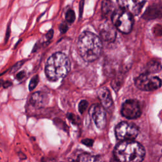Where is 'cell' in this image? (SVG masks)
<instances>
[{
	"label": "cell",
	"mask_w": 162,
	"mask_h": 162,
	"mask_svg": "<svg viewBox=\"0 0 162 162\" xmlns=\"http://www.w3.org/2000/svg\"><path fill=\"white\" fill-rule=\"evenodd\" d=\"M77 49L80 57L87 62H93L100 57L102 53V42L95 34L84 31L79 35Z\"/></svg>",
	"instance_id": "cell-1"
},
{
	"label": "cell",
	"mask_w": 162,
	"mask_h": 162,
	"mask_svg": "<svg viewBox=\"0 0 162 162\" xmlns=\"http://www.w3.org/2000/svg\"><path fill=\"white\" fill-rule=\"evenodd\" d=\"M145 149L138 142L133 140L122 141L113 151L116 160L122 162H139L145 156Z\"/></svg>",
	"instance_id": "cell-2"
},
{
	"label": "cell",
	"mask_w": 162,
	"mask_h": 162,
	"mask_svg": "<svg viewBox=\"0 0 162 162\" xmlns=\"http://www.w3.org/2000/svg\"><path fill=\"white\" fill-rule=\"evenodd\" d=\"M70 61L64 53H54L47 60L45 74L51 81H57L65 77L70 70Z\"/></svg>",
	"instance_id": "cell-3"
},
{
	"label": "cell",
	"mask_w": 162,
	"mask_h": 162,
	"mask_svg": "<svg viewBox=\"0 0 162 162\" xmlns=\"http://www.w3.org/2000/svg\"><path fill=\"white\" fill-rule=\"evenodd\" d=\"M112 22L116 29L123 34H129L134 25L133 14L125 8L120 7L111 16Z\"/></svg>",
	"instance_id": "cell-4"
},
{
	"label": "cell",
	"mask_w": 162,
	"mask_h": 162,
	"mask_svg": "<svg viewBox=\"0 0 162 162\" xmlns=\"http://www.w3.org/2000/svg\"><path fill=\"white\" fill-rule=\"evenodd\" d=\"M135 85L141 91H153L161 86V80L155 76L146 73L140 75L135 79Z\"/></svg>",
	"instance_id": "cell-5"
},
{
	"label": "cell",
	"mask_w": 162,
	"mask_h": 162,
	"mask_svg": "<svg viewBox=\"0 0 162 162\" xmlns=\"http://www.w3.org/2000/svg\"><path fill=\"white\" fill-rule=\"evenodd\" d=\"M115 136L119 141L134 140L139 134V129L133 123L123 122L119 123L115 127Z\"/></svg>",
	"instance_id": "cell-6"
},
{
	"label": "cell",
	"mask_w": 162,
	"mask_h": 162,
	"mask_svg": "<svg viewBox=\"0 0 162 162\" xmlns=\"http://www.w3.org/2000/svg\"><path fill=\"white\" fill-rule=\"evenodd\" d=\"M142 113L139 102L135 100L125 101L122 106L121 114L127 119H136Z\"/></svg>",
	"instance_id": "cell-7"
},
{
	"label": "cell",
	"mask_w": 162,
	"mask_h": 162,
	"mask_svg": "<svg viewBox=\"0 0 162 162\" xmlns=\"http://www.w3.org/2000/svg\"><path fill=\"white\" fill-rule=\"evenodd\" d=\"M89 115L93 120L96 127L100 129H104L106 125V115L102 105H93L89 110Z\"/></svg>",
	"instance_id": "cell-8"
},
{
	"label": "cell",
	"mask_w": 162,
	"mask_h": 162,
	"mask_svg": "<svg viewBox=\"0 0 162 162\" xmlns=\"http://www.w3.org/2000/svg\"><path fill=\"white\" fill-rule=\"evenodd\" d=\"M100 35L102 40L106 42H113L116 38V29L114 25L109 22H105L100 25Z\"/></svg>",
	"instance_id": "cell-9"
},
{
	"label": "cell",
	"mask_w": 162,
	"mask_h": 162,
	"mask_svg": "<svg viewBox=\"0 0 162 162\" xmlns=\"http://www.w3.org/2000/svg\"><path fill=\"white\" fill-rule=\"evenodd\" d=\"M116 2L120 7L129 10L133 15L139 14L146 2L145 0H116Z\"/></svg>",
	"instance_id": "cell-10"
},
{
	"label": "cell",
	"mask_w": 162,
	"mask_h": 162,
	"mask_svg": "<svg viewBox=\"0 0 162 162\" xmlns=\"http://www.w3.org/2000/svg\"><path fill=\"white\" fill-rule=\"evenodd\" d=\"M98 96L105 110L111 112L113 109V102L109 89L105 87L100 88L98 91Z\"/></svg>",
	"instance_id": "cell-11"
},
{
	"label": "cell",
	"mask_w": 162,
	"mask_h": 162,
	"mask_svg": "<svg viewBox=\"0 0 162 162\" xmlns=\"http://www.w3.org/2000/svg\"><path fill=\"white\" fill-rule=\"evenodd\" d=\"M143 19L154 20L162 18V3H158L149 5L142 15Z\"/></svg>",
	"instance_id": "cell-12"
},
{
	"label": "cell",
	"mask_w": 162,
	"mask_h": 162,
	"mask_svg": "<svg viewBox=\"0 0 162 162\" xmlns=\"http://www.w3.org/2000/svg\"><path fill=\"white\" fill-rule=\"evenodd\" d=\"M48 102V95L42 91L34 93L30 98V103L36 109H40L46 105Z\"/></svg>",
	"instance_id": "cell-13"
},
{
	"label": "cell",
	"mask_w": 162,
	"mask_h": 162,
	"mask_svg": "<svg viewBox=\"0 0 162 162\" xmlns=\"http://www.w3.org/2000/svg\"><path fill=\"white\" fill-rule=\"evenodd\" d=\"M115 10V6L111 0H102L101 13L105 17H111Z\"/></svg>",
	"instance_id": "cell-14"
},
{
	"label": "cell",
	"mask_w": 162,
	"mask_h": 162,
	"mask_svg": "<svg viewBox=\"0 0 162 162\" xmlns=\"http://www.w3.org/2000/svg\"><path fill=\"white\" fill-rule=\"evenodd\" d=\"M162 66L158 61H150L146 66V71L148 74L158 73L161 70Z\"/></svg>",
	"instance_id": "cell-15"
},
{
	"label": "cell",
	"mask_w": 162,
	"mask_h": 162,
	"mask_svg": "<svg viewBox=\"0 0 162 162\" xmlns=\"http://www.w3.org/2000/svg\"><path fill=\"white\" fill-rule=\"evenodd\" d=\"M99 158L98 156H93L87 153H83L79 156L77 161H98Z\"/></svg>",
	"instance_id": "cell-16"
},
{
	"label": "cell",
	"mask_w": 162,
	"mask_h": 162,
	"mask_svg": "<svg viewBox=\"0 0 162 162\" xmlns=\"http://www.w3.org/2000/svg\"><path fill=\"white\" fill-rule=\"evenodd\" d=\"M75 17H76L75 12L73 10H72V9L68 10L65 14V19L67 22L70 24L74 22L75 20Z\"/></svg>",
	"instance_id": "cell-17"
},
{
	"label": "cell",
	"mask_w": 162,
	"mask_h": 162,
	"mask_svg": "<svg viewBox=\"0 0 162 162\" xmlns=\"http://www.w3.org/2000/svg\"><path fill=\"white\" fill-rule=\"evenodd\" d=\"M39 78L38 75L34 76L31 79L30 83H29V89L30 91H33V90H34L35 88L36 87V86H38L39 83Z\"/></svg>",
	"instance_id": "cell-18"
},
{
	"label": "cell",
	"mask_w": 162,
	"mask_h": 162,
	"mask_svg": "<svg viewBox=\"0 0 162 162\" xmlns=\"http://www.w3.org/2000/svg\"><path fill=\"white\" fill-rule=\"evenodd\" d=\"M88 105H89V103L86 100L80 101V102L79 104V107H78L79 112L81 114H83L87 109Z\"/></svg>",
	"instance_id": "cell-19"
},
{
	"label": "cell",
	"mask_w": 162,
	"mask_h": 162,
	"mask_svg": "<svg viewBox=\"0 0 162 162\" xmlns=\"http://www.w3.org/2000/svg\"><path fill=\"white\" fill-rule=\"evenodd\" d=\"M67 117L70 121H72V122L75 125H77L80 122V119L77 116H76L73 113H68Z\"/></svg>",
	"instance_id": "cell-20"
},
{
	"label": "cell",
	"mask_w": 162,
	"mask_h": 162,
	"mask_svg": "<svg viewBox=\"0 0 162 162\" xmlns=\"http://www.w3.org/2000/svg\"><path fill=\"white\" fill-rule=\"evenodd\" d=\"M82 143L87 147H92L94 143V141L91 139H85L82 140Z\"/></svg>",
	"instance_id": "cell-21"
},
{
	"label": "cell",
	"mask_w": 162,
	"mask_h": 162,
	"mask_svg": "<svg viewBox=\"0 0 162 162\" xmlns=\"http://www.w3.org/2000/svg\"><path fill=\"white\" fill-rule=\"evenodd\" d=\"M68 29V27L66 24H61L59 26V30L61 34H65Z\"/></svg>",
	"instance_id": "cell-22"
},
{
	"label": "cell",
	"mask_w": 162,
	"mask_h": 162,
	"mask_svg": "<svg viewBox=\"0 0 162 162\" xmlns=\"http://www.w3.org/2000/svg\"><path fill=\"white\" fill-rule=\"evenodd\" d=\"M25 75H26L25 72V71H22V72H19L16 75L15 78L18 80H21L24 77H25Z\"/></svg>",
	"instance_id": "cell-23"
},
{
	"label": "cell",
	"mask_w": 162,
	"mask_h": 162,
	"mask_svg": "<svg viewBox=\"0 0 162 162\" xmlns=\"http://www.w3.org/2000/svg\"><path fill=\"white\" fill-rule=\"evenodd\" d=\"M84 0H81L79 3V13L80 17H82L83 10H84Z\"/></svg>",
	"instance_id": "cell-24"
},
{
	"label": "cell",
	"mask_w": 162,
	"mask_h": 162,
	"mask_svg": "<svg viewBox=\"0 0 162 162\" xmlns=\"http://www.w3.org/2000/svg\"><path fill=\"white\" fill-rule=\"evenodd\" d=\"M53 34H54V31L53 29H50L48 33L46 35V38H47L48 40H50L53 38Z\"/></svg>",
	"instance_id": "cell-25"
},
{
	"label": "cell",
	"mask_w": 162,
	"mask_h": 162,
	"mask_svg": "<svg viewBox=\"0 0 162 162\" xmlns=\"http://www.w3.org/2000/svg\"><path fill=\"white\" fill-rule=\"evenodd\" d=\"M22 64H24V62L23 61H20V62L18 63V64L17 65H15L14 66V67H13V72L16 71L17 70H18L19 68H20L21 67V66H22Z\"/></svg>",
	"instance_id": "cell-26"
},
{
	"label": "cell",
	"mask_w": 162,
	"mask_h": 162,
	"mask_svg": "<svg viewBox=\"0 0 162 162\" xmlns=\"http://www.w3.org/2000/svg\"><path fill=\"white\" fill-rule=\"evenodd\" d=\"M12 84V83L11 82H10V81H5V83H4V86H3V87L5 88H7L8 87L11 86Z\"/></svg>",
	"instance_id": "cell-27"
},
{
	"label": "cell",
	"mask_w": 162,
	"mask_h": 162,
	"mask_svg": "<svg viewBox=\"0 0 162 162\" xmlns=\"http://www.w3.org/2000/svg\"><path fill=\"white\" fill-rule=\"evenodd\" d=\"M4 83H5V81L4 80H0V87H3Z\"/></svg>",
	"instance_id": "cell-28"
}]
</instances>
